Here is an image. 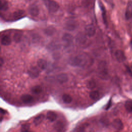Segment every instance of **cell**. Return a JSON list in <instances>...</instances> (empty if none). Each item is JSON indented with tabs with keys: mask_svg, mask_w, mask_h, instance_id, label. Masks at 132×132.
Instances as JSON below:
<instances>
[{
	"mask_svg": "<svg viewBox=\"0 0 132 132\" xmlns=\"http://www.w3.org/2000/svg\"><path fill=\"white\" fill-rule=\"evenodd\" d=\"M90 61V58L85 54H79L70 58L68 63L72 66L83 67Z\"/></svg>",
	"mask_w": 132,
	"mask_h": 132,
	"instance_id": "obj_1",
	"label": "cell"
},
{
	"mask_svg": "<svg viewBox=\"0 0 132 132\" xmlns=\"http://www.w3.org/2000/svg\"><path fill=\"white\" fill-rule=\"evenodd\" d=\"M98 75L102 79H107L108 77V70L105 61H102L99 62L97 66Z\"/></svg>",
	"mask_w": 132,
	"mask_h": 132,
	"instance_id": "obj_2",
	"label": "cell"
},
{
	"mask_svg": "<svg viewBox=\"0 0 132 132\" xmlns=\"http://www.w3.org/2000/svg\"><path fill=\"white\" fill-rule=\"evenodd\" d=\"M44 4L51 13H54L58 11L59 8L58 4L54 0H44Z\"/></svg>",
	"mask_w": 132,
	"mask_h": 132,
	"instance_id": "obj_3",
	"label": "cell"
},
{
	"mask_svg": "<svg viewBox=\"0 0 132 132\" xmlns=\"http://www.w3.org/2000/svg\"><path fill=\"white\" fill-rule=\"evenodd\" d=\"M87 37L86 36L82 33H78L76 36L75 39L76 43L79 46L83 45L85 44L87 42Z\"/></svg>",
	"mask_w": 132,
	"mask_h": 132,
	"instance_id": "obj_4",
	"label": "cell"
},
{
	"mask_svg": "<svg viewBox=\"0 0 132 132\" xmlns=\"http://www.w3.org/2000/svg\"><path fill=\"white\" fill-rule=\"evenodd\" d=\"M56 80L57 82L62 84L67 82L69 80L68 76L65 73H60L58 74L55 77Z\"/></svg>",
	"mask_w": 132,
	"mask_h": 132,
	"instance_id": "obj_5",
	"label": "cell"
},
{
	"mask_svg": "<svg viewBox=\"0 0 132 132\" xmlns=\"http://www.w3.org/2000/svg\"><path fill=\"white\" fill-rule=\"evenodd\" d=\"M114 56L116 60L119 62H123L125 61L126 60V57L124 53L120 50H118L116 51L114 53Z\"/></svg>",
	"mask_w": 132,
	"mask_h": 132,
	"instance_id": "obj_6",
	"label": "cell"
},
{
	"mask_svg": "<svg viewBox=\"0 0 132 132\" xmlns=\"http://www.w3.org/2000/svg\"><path fill=\"white\" fill-rule=\"evenodd\" d=\"M28 12L32 16H37L39 13L38 7L36 5H31L28 8Z\"/></svg>",
	"mask_w": 132,
	"mask_h": 132,
	"instance_id": "obj_7",
	"label": "cell"
},
{
	"mask_svg": "<svg viewBox=\"0 0 132 132\" xmlns=\"http://www.w3.org/2000/svg\"><path fill=\"white\" fill-rule=\"evenodd\" d=\"M95 28L92 25H88L85 27V32L89 37H92L95 34Z\"/></svg>",
	"mask_w": 132,
	"mask_h": 132,
	"instance_id": "obj_8",
	"label": "cell"
},
{
	"mask_svg": "<svg viewBox=\"0 0 132 132\" xmlns=\"http://www.w3.org/2000/svg\"><path fill=\"white\" fill-rule=\"evenodd\" d=\"M113 127L118 130H121L123 128V124L122 121L119 119H116L112 122Z\"/></svg>",
	"mask_w": 132,
	"mask_h": 132,
	"instance_id": "obj_9",
	"label": "cell"
},
{
	"mask_svg": "<svg viewBox=\"0 0 132 132\" xmlns=\"http://www.w3.org/2000/svg\"><path fill=\"white\" fill-rule=\"evenodd\" d=\"M125 18L127 20L132 18V2H129L127 5L125 11Z\"/></svg>",
	"mask_w": 132,
	"mask_h": 132,
	"instance_id": "obj_10",
	"label": "cell"
},
{
	"mask_svg": "<svg viewBox=\"0 0 132 132\" xmlns=\"http://www.w3.org/2000/svg\"><path fill=\"white\" fill-rule=\"evenodd\" d=\"M28 74L29 76L32 78H36L38 77L39 75V71L38 69L35 67H31L28 71Z\"/></svg>",
	"mask_w": 132,
	"mask_h": 132,
	"instance_id": "obj_11",
	"label": "cell"
},
{
	"mask_svg": "<svg viewBox=\"0 0 132 132\" xmlns=\"http://www.w3.org/2000/svg\"><path fill=\"white\" fill-rule=\"evenodd\" d=\"M77 23L73 20H70L65 23V28L69 31H73L77 27Z\"/></svg>",
	"mask_w": 132,
	"mask_h": 132,
	"instance_id": "obj_12",
	"label": "cell"
},
{
	"mask_svg": "<svg viewBox=\"0 0 132 132\" xmlns=\"http://www.w3.org/2000/svg\"><path fill=\"white\" fill-rule=\"evenodd\" d=\"M11 43V39L8 35H3L1 37V44L3 45L7 46Z\"/></svg>",
	"mask_w": 132,
	"mask_h": 132,
	"instance_id": "obj_13",
	"label": "cell"
},
{
	"mask_svg": "<svg viewBox=\"0 0 132 132\" xmlns=\"http://www.w3.org/2000/svg\"><path fill=\"white\" fill-rule=\"evenodd\" d=\"M62 39L63 41H64L65 43L67 44H70L73 42V37L72 35H71L70 34L65 33L63 35L62 37Z\"/></svg>",
	"mask_w": 132,
	"mask_h": 132,
	"instance_id": "obj_14",
	"label": "cell"
},
{
	"mask_svg": "<svg viewBox=\"0 0 132 132\" xmlns=\"http://www.w3.org/2000/svg\"><path fill=\"white\" fill-rule=\"evenodd\" d=\"M21 100L22 102L24 103H29L32 101L33 97L31 95L28 94H23L21 96Z\"/></svg>",
	"mask_w": 132,
	"mask_h": 132,
	"instance_id": "obj_15",
	"label": "cell"
},
{
	"mask_svg": "<svg viewBox=\"0 0 132 132\" xmlns=\"http://www.w3.org/2000/svg\"><path fill=\"white\" fill-rule=\"evenodd\" d=\"M37 65L41 70H44L47 67V62L44 59H40L37 61Z\"/></svg>",
	"mask_w": 132,
	"mask_h": 132,
	"instance_id": "obj_16",
	"label": "cell"
},
{
	"mask_svg": "<svg viewBox=\"0 0 132 132\" xmlns=\"http://www.w3.org/2000/svg\"><path fill=\"white\" fill-rule=\"evenodd\" d=\"M46 118L50 122H54L57 118V115L53 111H48L46 113Z\"/></svg>",
	"mask_w": 132,
	"mask_h": 132,
	"instance_id": "obj_17",
	"label": "cell"
},
{
	"mask_svg": "<svg viewBox=\"0 0 132 132\" xmlns=\"http://www.w3.org/2000/svg\"><path fill=\"white\" fill-rule=\"evenodd\" d=\"M25 14V12L24 11L22 10H19L17 11H14L13 13V17L15 19H18L19 18H22V16H23Z\"/></svg>",
	"mask_w": 132,
	"mask_h": 132,
	"instance_id": "obj_18",
	"label": "cell"
},
{
	"mask_svg": "<svg viewBox=\"0 0 132 132\" xmlns=\"http://www.w3.org/2000/svg\"><path fill=\"white\" fill-rule=\"evenodd\" d=\"M44 116L42 114H40L38 116L36 117L33 121V123H34V125L36 126L39 125L42 122L43 120L44 119Z\"/></svg>",
	"mask_w": 132,
	"mask_h": 132,
	"instance_id": "obj_19",
	"label": "cell"
},
{
	"mask_svg": "<svg viewBox=\"0 0 132 132\" xmlns=\"http://www.w3.org/2000/svg\"><path fill=\"white\" fill-rule=\"evenodd\" d=\"M64 125L63 123L61 121L57 122L54 125V127L57 131H62L63 130Z\"/></svg>",
	"mask_w": 132,
	"mask_h": 132,
	"instance_id": "obj_20",
	"label": "cell"
},
{
	"mask_svg": "<svg viewBox=\"0 0 132 132\" xmlns=\"http://www.w3.org/2000/svg\"><path fill=\"white\" fill-rule=\"evenodd\" d=\"M55 31V29L52 26L48 27L44 30V33L48 36H52Z\"/></svg>",
	"mask_w": 132,
	"mask_h": 132,
	"instance_id": "obj_21",
	"label": "cell"
},
{
	"mask_svg": "<svg viewBox=\"0 0 132 132\" xmlns=\"http://www.w3.org/2000/svg\"><path fill=\"white\" fill-rule=\"evenodd\" d=\"M62 99L63 102L66 104H69L72 101V97L68 94H64L62 96Z\"/></svg>",
	"mask_w": 132,
	"mask_h": 132,
	"instance_id": "obj_22",
	"label": "cell"
},
{
	"mask_svg": "<svg viewBox=\"0 0 132 132\" xmlns=\"http://www.w3.org/2000/svg\"><path fill=\"white\" fill-rule=\"evenodd\" d=\"M125 109L130 113L132 114V101H126L124 104Z\"/></svg>",
	"mask_w": 132,
	"mask_h": 132,
	"instance_id": "obj_23",
	"label": "cell"
},
{
	"mask_svg": "<svg viewBox=\"0 0 132 132\" xmlns=\"http://www.w3.org/2000/svg\"><path fill=\"white\" fill-rule=\"evenodd\" d=\"M22 34L20 32L15 33L13 36V40L15 43H19L22 39Z\"/></svg>",
	"mask_w": 132,
	"mask_h": 132,
	"instance_id": "obj_24",
	"label": "cell"
},
{
	"mask_svg": "<svg viewBox=\"0 0 132 132\" xmlns=\"http://www.w3.org/2000/svg\"><path fill=\"white\" fill-rule=\"evenodd\" d=\"M31 91L34 94H39L42 92V88L40 86L37 85L33 87L31 89Z\"/></svg>",
	"mask_w": 132,
	"mask_h": 132,
	"instance_id": "obj_25",
	"label": "cell"
},
{
	"mask_svg": "<svg viewBox=\"0 0 132 132\" xmlns=\"http://www.w3.org/2000/svg\"><path fill=\"white\" fill-rule=\"evenodd\" d=\"M89 96L92 100H96L99 96V92L96 90L92 91L89 93Z\"/></svg>",
	"mask_w": 132,
	"mask_h": 132,
	"instance_id": "obj_26",
	"label": "cell"
},
{
	"mask_svg": "<svg viewBox=\"0 0 132 132\" xmlns=\"http://www.w3.org/2000/svg\"><path fill=\"white\" fill-rule=\"evenodd\" d=\"M8 8V4L7 2L5 0L1 1V10H6Z\"/></svg>",
	"mask_w": 132,
	"mask_h": 132,
	"instance_id": "obj_27",
	"label": "cell"
},
{
	"mask_svg": "<svg viewBox=\"0 0 132 132\" xmlns=\"http://www.w3.org/2000/svg\"><path fill=\"white\" fill-rule=\"evenodd\" d=\"M95 82L93 80H90L87 83V87L89 89H93L95 87Z\"/></svg>",
	"mask_w": 132,
	"mask_h": 132,
	"instance_id": "obj_28",
	"label": "cell"
},
{
	"mask_svg": "<svg viewBox=\"0 0 132 132\" xmlns=\"http://www.w3.org/2000/svg\"><path fill=\"white\" fill-rule=\"evenodd\" d=\"M30 128V124L29 123H25L22 125L21 128V130L22 131H28Z\"/></svg>",
	"mask_w": 132,
	"mask_h": 132,
	"instance_id": "obj_29",
	"label": "cell"
}]
</instances>
